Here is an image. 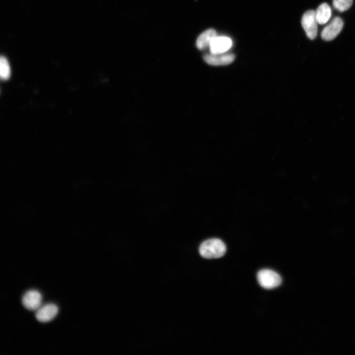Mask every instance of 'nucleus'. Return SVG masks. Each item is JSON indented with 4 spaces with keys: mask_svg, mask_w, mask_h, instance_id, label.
<instances>
[{
    "mask_svg": "<svg viewBox=\"0 0 355 355\" xmlns=\"http://www.w3.org/2000/svg\"><path fill=\"white\" fill-rule=\"evenodd\" d=\"M201 256L207 259L217 258L224 255L226 248L220 239L212 238L203 242L199 247Z\"/></svg>",
    "mask_w": 355,
    "mask_h": 355,
    "instance_id": "1",
    "label": "nucleus"
},
{
    "mask_svg": "<svg viewBox=\"0 0 355 355\" xmlns=\"http://www.w3.org/2000/svg\"><path fill=\"white\" fill-rule=\"evenodd\" d=\"M259 284L266 289H272L279 286L282 283L281 276L270 269H262L257 274Z\"/></svg>",
    "mask_w": 355,
    "mask_h": 355,
    "instance_id": "2",
    "label": "nucleus"
},
{
    "mask_svg": "<svg viewBox=\"0 0 355 355\" xmlns=\"http://www.w3.org/2000/svg\"><path fill=\"white\" fill-rule=\"evenodd\" d=\"M318 24L314 10H308L303 14L301 19V25L307 36L310 39H314L317 36Z\"/></svg>",
    "mask_w": 355,
    "mask_h": 355,
    "instance_id": "3",
    "label": "nucleus"
},
{
    "mask_svg": "<svg viewBox=\"0 0 355 355\" xmlns=\"http://www.w3.org/2000/svg\"><path fill=\"white\" fill-rule=\"evenodd\" d=\"M232 46V41L228 37L215 36L211 41L209 48L211 54H219L226 53Z\"/></svg>",
    "mask_w": 355,
    "mask_h": 355,
    "instance_id": "4",
    "label": "nucleus"
},
{
    "mask_svg": "<svg viewBox=\"0 0 355 355\" xmlns=\"http://www.w3.org/2000/svg\"><path fill=\"white\" fill-rule=\"evenodd\" d=\"M343 26V22L339 17L333 19L331 22L322 30L321 36L326 41H330L335 38L340 33Z\"/></svg>",
    "mask_w": 355,
    "mask_h": 355,
    "instance_id": "5",
    "label": "nucleus"
},
{
    "mask_svg": "<svg viewBox=\"0 0 355 355\" xmlns=\"http://www.w3.org/2000/svg\"><path fill=\"white\" fill-rule=\"evenodd\" d=\"M42 295L37 290L32 289L27 291L23 296L22 303L29 310H36L41 305Z\"/></svg>",
    "mask_w": 355,
    "mask_h": 355,
    "instance_id": "6",
    "label": "nucleus"
},
{
    "mask_svg": "<svg viewBox=\"0 0 355 355\" xmlns=\"http://www.w3.org/2000/svg\"><path fill=\"white\" fill-rule=\"evenodd\" d=\"M58 306L52 303L39 307L36 313V317L41 322H47L52 320L58 313Z\"/></svg>",
    "mask_w": 355,
    "mask_h": 355,
    "instance_id": "7",
    "label": "nucleus"
},
{
    "mask_svg": "<svg viewBox=\"0 0 355 355\" xmlns=\"http://www.w3.org/2000/svg\"><path fill=\"white\" fill-rule=\"evenodd\" d=\"M204 59L208 64L212 66H223L231 64L235 59V56L232 53L219 54H208L204 56Z\"/></svg>",
    "mask_w": 355,
    "mask_h": 355,
    "instance_id": "8",
    "label": "nucleus"
},
{
    "mask_svg": "<svg viewBox=\"0 0 355 355\" xmlns=\"http://www.w3.org/2000/svg\"><path fill=\"white\" fill-rule=\"evenodd\" d=\"M217 36L216 31L210 29L203 32L198 37L196 40V46L200 50L206 49L209 47L212 40Z\"/></svg>",
    "mask_w": 355,
    "mask_h": 355,
    "instance_id": "9",
    "label": "nucleus"
},
{
    "mask_svg": "<svg viewBox=\"0 0 355 355\" xmlns=\"http://www.w3.org/2000/svg\"><path fill=\"white\" fill-rule=\"evenodd\" d=\"M317 21L322 25L326 23L331 16V10L328 4L323 3L320 4L315 11Z\"/></svg>",
    "mask_w": 355,
    "mask_h": 355,
    "instance_id": "10",
    "label": "nucleus"
},
{
    "mask_svg": "<svg viewBox=\"0 0 355 355\" xmlns=\"http://www.w3.org/2000/svg\"><path fill=\"white\" fill-rule=\"evenodd\" d=\"M10 75V69L7 60L3 56H0V78L8 79Z\"/></svg>",
    "mask_w": 355,
    "mask_h": 355,
    "instance_id": "11",
    "label": "nucleus"
},
{
    "mask_svg": "<svg viewBox=\"0 0 355 355\" xmlns=\"http://www.w3.org/2000/svg\"><path fill=\"white\" fill-rule=\"evenodd\" d=\"M353 0H333V5L338 11L343 12L352 6Z\"/></svg>",
    "mask_w": 355,
    "mask_h": 355,
    "instance_id": "12",
    "label": "nucleus"
}]
</instances>
